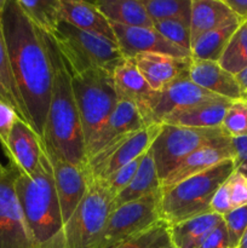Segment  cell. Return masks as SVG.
Returning <instances> with one entry per match:
<instances>
[{
  "instance_id": "44",
  "label": "cell",
  "mask_w": 247,
  "mask_h": 248,
  "mask_svg": "<svg viewBox=\"0 0 247 248\" xmlns=\"http://www.w3.org/2000/svg\"><path fill=\"white\" fill-rule=\"evenodd\" d=\"M43 248H64V245H63V234H61L60 236L56 237L53 241L44 245Z\"/></svg>"
},
{
  "instance_id": "24",
  "label": "cell",
  "mask_w": 247,
  "mask_h": 248,
  "mask_svg": "<svg viewBox=\"0 0 247 248\" xmlns=\"http://www.w3.org/2000/svg\"><path fill=\"white\" fill-rule=\"evenodd\" d=\"M234 16L224 0H191L190 44Z\"/></svg>"
},
{
  "instance_id": "13",
  "label": "cell",
  "mask_w": 247,
  "mask_h": 248,
  "mask_svg": "<svg viewBox=\"0 0 247 248\" xmlns=\"http://www.w3.org/2000/svg\"><path fill=\"white\" fill-rule=\"evenodd\" d=\"M116 45L125 60H132L139 53H162L179 58H191L190 52L178 47L161 35L154 27H127L111 23Z\"/></svg>"
},
{
  "instance_id": "33",
  "label": "cell",
  "mask_w": 247,
  "mask_h": 248,
  "mask_svg": "<svg viewBox=\"0 0 247 248\" xmlns=\"http://www.w3.org/2000/svg\"><path fill=\"white\" fill-rule=\"evenodd\" d=\"M220 128L232 140L247 137V99L230 102L223 118Z\"/></svg>"
},
{
  "instance_id": "42",
  "label": "cell",
  "mask_w": 247,
  "mask_h": 248,
  "mask_svg": "<svg viewBox=\"0 0 247 248\" xmlns=\"http://www.w3.org/2000/svg\"><path fill=\"white\" fill-rule=\"evenodd\" d=\"M225 4L230 7L234 15H236L242 21L247 19V0H224Z\"/></svg>"
},
{
  "instance_id": "35",
  "label": "cell",
  "mask_w": 247,
  "mask_h": 248,
  "mask_svg": "<svg viewBox=\"0 0 247 248\" xmlns=\"http://www.w3.org/2000/svg\"><path fill=\"white\" fill-rule=\"evenodd\" d=\"M225 229L229 239V247L237 248L245 232L247 230V206L235 208L223 216Z\"/></svg>"
},
{
  "instance_id": "29",
  "label": "cell",
  "mask_w": 247,
  "mask_h": 248,
  "mask_svg": "<svg viewBox=\"0 0 247 248\" xmlns=\"http://www.w3.org/2000/svg\"><path fill=\"white\" fill-rule=\"evenodd\" d=\"M22 11L41 31L52 35L62 22L61 0H17Z\"/></svg>"
},
{
  "instance_id": "46",
  "label": "cell",
  "mask_w": 247,
  "mask_h": 248,
  "mask_svg": "<svg viewBox=\"0 0 247 248\" xmlns=\"http://www.w3.org/2000/svg\"><path fill=\"white\" fill-rule=\"evenodd\" d=\"M4 167H5V166H2V165L0 164V173H1V172H2V170H4Z\"/></svg>"
},
{
  "instance_id": "2",
  "label": "cell",
  "mask_w": 247,
  "mask_h": 248,
  "mask_svg": "<svg viewBox=\"0 0 247 248\" xmlns=\"http://www.w3.org/2000/svg\"><path fill=\"white\" fill-rule=\"evenodd\" d=\"M43 34L52 67V92L41 144L47 152L85 169L86 149L72 74L52 36L44 31Z\"/></svg>"
},
{
  "instance_id": "3",
  "label": "cell",
  "mask_w": 247,
  "mask_h": 248,
  "mask_svg": "<svg viewBox=\"0 0 247 248\" xmlns=\"http://www.w3.org/2000/svg\"><path fill=\"white\" fill-rule=\"evenodd\" d=\"M15 191L24 222L36 246L41 248L62 234V212L52 167L45 150L38 169L31 176L19 171L15 183Z\"/></svg>"
},
{
  "instance_id": "15",
  "label": "cell",
  "mask_w": 247,
  "mask_h": 248,
  "mask_svg": "<svg viewBox=\"0 0 247 248\" xmlns=\"http://www.w3.org/2000/svg\"><path fill=\"white\" fill-rule=\"evenodd\" d=\"M234 159L235 149L232 138L205 145L188 155L167 174L166 178L161 182V190L174 186L195 174L202 173L220 162Z\"/></svg>"
},
{
  "instance_id": "4",
  "label": "cell",
  "mask_w": 247,
  "mask_h": 248,
  "mask_svg": "<svg viewBox=\"0 0 247 248\" xmlns=\"http://www.w3.org/2000/svg\"><path fill=\"white\" fill-rule=\"evenodd\" d=\"M234 171V160H227L202 173L161 190L160 218L169 225H174L212 213L211 201L213 196Z\"/></svg>"
},
{
  "instance_id": "30",
  "label": "cell",
  "mask_w": 247,
  "mask_h": 248,
  "mask_svg": "<svg viewBox=\"0 0 247 248\" xmlns=\"http://www.w3.org/2000/svg\"><path fill=\"white\" fill-rule=\"evenodd\" d=\"M220 67L230 74L236 75L247 68V23L244 22L237 28L218 61Z\"/></svg>"
},
{
  "instance_id": "10",
  "label": "cell",
  "mask_w": 247,
  "mask_h": 248,
  "mask_svg": "<svg viewBox=\"0 0 247 248\" xmlns=\"http://www.w3.org/2000/svg\"><path fill=\"white\" fill-rule=\"evenodd\" d=\"M161 126V124L145 126L101 148L87 159L85 165L90 181H106L116 170L144 155L159 135Z\"/></svg>"
},
{
  "instance_id": "21",
  "label": "cell",
  "mask_w": 247,
  "mask_h": 248,
  "mask_svg": "<svg viewBox=\"0 0 247 248\" xmlns=\"http://www.w3.org/2000/svg\"><path fill=\"white\" fill-rule=\"evenodd\" d=\"M143 127H145V125L138 109L130 102L119 101L111 115L109 116L107 123L102 127L101 132L97 136L93 145L87 153L86 161L90 156H92L94 153L98 152L108 143L113 142L114 140L123 137V136L137 132Z\"/></svg>"
},
{
  "instance_id": "37",
  "label": "cell",
  "mask_w": 247,
  "mask_h": 248,
  "mask_svg": "<svg viewBox=\"0 0 247 248\" xmlns=\"http://www.w3.org/2000/svg\"><path fill=\"white\" fill-rule=\"evenodd\" d=\"M228 184L232 210L247 206V177L234 171V173L228 178Z\"/></svg>"
},
{
  "instance_id": "19",
  "label": "cell",
  "mask_w": 247,
  "mask_h": 248,
  "mask_svg": "<svg viewBox=\"0 0 247 248\" xmlns=\"http://www.w3.org/2000/svg\"><path fill=\"white\" fill-rule=\"evenodd\" d=\"M61 14L62 21L116 44L110 22L93 2L61 0Z\"/></svg>"
},
{
  "instance_id": "25",
  "label": "cell",
  "mask_w": 247,
  "mask_h": 248,
  "mask_svg": "<svg viewBox=\"0 0 247 248\" xmlns=\"http://www.w3.org/2000/svg\"><path fill=\"white\" fill-rule=\"evenodd\" d=\"M245 21H242L237 16H234L232 18L224 22L222 26L203 34L191 45V58L193 60L218 62L222 57L225 47L229 44L232 36L234 35L235 31Z\"/></svg>"
},
{
  "instance_id": "18",
  "label": "cell",
  "mask_w": 247,
  "mask_h": 248,
  "mask_svg": "<svg viewBox=\"0 0 247 248\" xmlns=\"http://www.w3.org/2000/svg\"><path fill=\"white\" fill-rule=\"evenodd\" d=\"M189 78L198 86L207 90L213 94L224 97L230 101L244 98L235 75L230 74L224 68L220 67L218 62L191 58Z\"/></svg>"
},
{
  "instance_id": "12",
  "label": "cell",
  "mask_w": 247,
  "mask_h": 248,
  "mask_svg": "<svg viewBox=\"0 0 247 248\" xmlns=\"http://www.w3.org/2000/svg\"><path fill=\"white\" fill-rule=\"evenodd\" d=\"M18 174L19 170L12 162L0 173V248H39L27 228L15 191Z\"/></svg>"
},
{
  "instance_id": "8",
  "label": "cell",
  "mask_w": 247,
  "mask_h": 248,
  "mask_svg": "<svg viewBox=\"0 0 247 248\" xmlns=\"http://www.w3.org/2000/svg\"><path fill=\"white\" fill-rule=\"evenodd\" d=\"M161 125L159 135L150 147L161 182L191 153L205 145L230 138L220 127L193 128Z\"/></svg>"
},
{
  "instance_id": "20",
  "label": "cell",
  "mask_w": 247,
  "mask_h": 248,
  "mask_svg": "<svg viewBox=\"0 0 247 248\" xmlns=\"http://www.w3.org/2000/svg\"><path fill=\"white\" fill-rule=\"evenodd\" d=\"M113 80L119 101L132 103L142 116L154 91L139 73L135 60H124L114 69Z\"/></svg>"
},
{
  "instance_id": "9",
  "label": "cell",
  "mask_w": 247,
  "mask_h": 248,
  "mask_svg": "<svg viewBox=\"0 0 247 248\" xmlns=\"http://www.w3.org/2000/svg\"><path fill=\"white\" fill-rule=\"evenodd\" d=\"M160 198L161 191L113 208L93 248H115L161 220Z\"/></svg>"
},
{
  "instance_id": "14",
  "label": "cell",
  "mask_w": 247,
  "mask_h": 248,
  "mask_svg": "<svg viewBox=\"0 0 247 248\" xmlns=\"http://www.w3.org/2000/svg\"><path fill=\"white\" fill-rule=\"evenodd\" d=\"M45 150V149H44ZM55 179L56 191L62 212L63 225L70 218L89 190L90 179L84 167H79L62 159L55 153L45 150Z\"/></svg>"
},
{
  "instance_id": "27",
  "label": "cell",
  "mask_w": 247,
  "mask_h": 248,
  "mask_svg": "<svg viewBox=\"0 0 247 248\" xmlns=\"http://www.w3.org/2000/svg\"><path fill=\"white\" fill-rule=\"evenodd\" d=\"M93 4L111 23L127 27H154L140 0H98Z\"/></svg>"
},
{
  "instance_id": "6",
  "label": "cell",
  "mask_w": 247,
  "mask_h": 248,
  "mask_svg": "<svg viewBox=\"0 0 247 248\" xmlns=\"http://www.w3.org/2000/svg\"><path fill=\"white\" fill-rule=\"evenodd\" d=\"M51 36L72 75L93 69L113 73L125 60L115 43L81 31L64 21L61 22Z\"/></svg>"
},
{
  "instance_id": "17",
  "label": "cell",
  "mask_w": 247,
  "mask_h": 248,
  "mask_svg": "<svg viewBox=\"0 0 247 248\" xmlns=\"http://www.w3.org/2000/svg\"><path fill=\"white\" fill-rule=\"evenodd\" d=\"M135 63L153 91H160L173 80L188 72L191 58H179L162 53H139Z\"/></svg>"
},
{
  "instance_id": "7",
  "label": "cell",
  "mask_w": 247,
  "mask_h": 248,
  "mask_svg": "<svg viewBox=\"0 0 247 248\" xmlns=\"http://www.w3.org/2000/svg\"><path fill=\"white\" fill-rule=\"evenodd\" d=\"M113 200L101 181H90L86 195L63 225L64 248H93L113 211Z\"/></svg>"
},
{
  "instance_id": "26",
  "label": "cell",
  "mask_w": 247,
  "mask_h": 248,
  "mask_svg": "<svg viewBox=\"0 0 247 248\" xmlns=\"http://www.w3.org/2000/svg\"><path fill=\"white\" fill-rule=\"evenodd\" d=\"M223 217L216 213L199 216L178 224L170 225L173 248H199L206 236L219 224Z\"/></svg>"
},
{
  "instance_id": "40",
  "label": "cell",
  "mask_w": 247,
  "mask_h": 248,
  "mask_svg": "<svg viewBox=\"0 0 247 248\" xmlns=\"http://www.w3.org/2000/svg\"><path fill=\"white\" fill-rule=\"evenodd\" d=\"M199 248H230L228 232L223 220L203 239Z\"/></svg>"
},
{
  "instance_id": "45",
  "label": "cell",
  "mask_w": 247,
  "mask_h": 248,
  "mask_svg": "<svg viewBox=\"0 0 247 248\" xmlns=\"http://www.w3.org/2000/svg\"><path fill=\"white\" fill-rule=\"evenodd\" d=\"M237 248H247V230L245 232L244 236H242L241 241H240L239 246H237Z\"/></svg>"
},
{
  "instance_id": "22",
  "label": "cell",
  "mask_w": 247,
  "mask_h": 248,
  "mask_svg": "<svg viewBox=\"0 0 247 248\" xmlns=\"http://www.w3.org/2000/svg\"><path fill=\"white\" fill-rule=\"evenodd\" d=\"M230 102V99L222 98L176 111L167 116L162 124L181 127L218 128L222 125L225 110Z\"/></svg>"
},
{
  "instance_id": "16",
  "label": "cell",
  "mask_w": 247,
  "mask_h": 248,
  "mask_svg": "<svg viewBox=\"0 0 247 248\" xmlns=\"http://www.w3.org/2000/svg\"><path fill=\"white\" fill-rule=\"evenodd\" d=\"M43 152L41 140L33 128L22 119H17L7 138L5 150L10 162L16 165L22 173L31 176L38 169Z\"/></svg>"
},
{
  "instance_id": "32",
  "label": "cell",
  "mask_w": 247,
  "mask_h": 248,
  "mask_svg": "<svg viewBox=\"0 0 247 248\" xmlns=\"http://www.w3.org/2000/svg\"><path fill=\"white\" fill-rule=\"evenodd\" d=\"M115 248H173L170 237V225L162 219L159 220Z\"/></svg>"
},
{
  "instance_id": "36",
  "label": "cell",
  "mask_w": 247,
  "mask_h": 248,
  "mask_svg": "<svg viewBox=\"0 0 247 248\" xmlns=\"http://www.w3.org/2000/svg\"><path fill=\"white\" fill-rule=\"evenodd\" d=\"M143 156H139L138 159L133 160V161L128 162L127 165L123 166L121 169L116 170L114 173H111L106 181H101L102 183L106 186V188L108 189L109 193L111 194L113 198H115L118 194H120L128 184L131 183V181L135 177L136 172H137L138 167H139L140 161H142Z\"/></svg>"
},
{
  "instance_id": "48",
  "label": "cell",
  "mask_w": 247,
  "mask_h": 248,
  "mask_svg": "<svg viewBox=\"0 0 247 248\" xmlns=\"http://www.w3.org/2000/svg\"><path fill=\"white\" fill-rule=\"evenodd\" d=\"M245 98H246V99H247V97H245Z\"/></svg>"
},
{
  "instance_id": "34",
  "label": "cell",
  "mask_w": 247,
  "mask_h": 248,
  "mask_svg": "<svg viewBox=\"0 0 247 248\" xmlns=\"http://www.w3.org/2000/svg\"><path fill=\"white\" fill-rule=\"evenodd\" d=\"M154 28L172 44L190 52V21L178 18L157 21L154 22Z\"/></svg>"
},
{
  "instance_id": "5",
  "label": "cell",
  "mask_w": 247,
  "mask_h": 248,
  "mask_svg": "<svg viewBox=\"0 0 247 248\" xmlns=\"http://www.w3.org/2000/svg\"><path fill=\"white\" fill-rule=\"evenodd\" d=\"M72 85L87 156L97 136L119 102L113 73L103 69L87 70L81 74L72 75Z\"/></svg>"
},
{
  "instance_id": "1",
  "label": "cell",
  "mask_w": 247,
  "mask_h": 248,
  "mask_svg": "<svg viewBox=\"0 0 247 248\" xmlns=\"http://www.w3.org/2000/svg\"><path fill=\"white\" fill-rule=\"evenodd\" d=\"M1 24L27 124L43 140L52 92V67L44 34L22 11L17 0L5 1Z\"/></svg>"
},
{
  "instance_id": "39",
  "label": "cell",
  "mask_w": 247,
  "mask_h": 248,
  "mask_svg": "<svg viewBox=\"0 0 247 248\" xmlns=\"http://www.w3.org/2000/svg\"><path fill=\"white\" fill-rule=\"evenodd\" d=\"M232 211V201H230V190L229 184H228V179L224 183L220 186L217 193L213 196L212 201H211V212L216 213V215L224 216Z\"/></svg>"
},
{
  "instance_id": "28",
  "label": "cell",
  "mask_w": 247,
  "mask_h": 248,
  "mask_svg": "<svg viewBox=\"0 0 247 248\" xmlns=\"http://www.w3.org/2000/svg\"><path fill=\"white\" fill-rule=\"evenodd\" d=\"M5 1L6 0H0V102L14 109L17 115L19 116V119L27 123L23 104L19 98L14 75L11 72V67H10L9 53H7L4 31H2L1 12L4 9Z\"/></svg>"
},
{
  "instance_id": "47",
  "label": "cell",
  "mask_w": 247,
  "mask_h": 248,
  "mask_svg": "<svg viewBox=\"0 0 247 248\" xmlns=\"http://www.w3.org/2000/svg\"><path fill=\"white\" fill-rule=\"evenodd\" d=\"M245 22H246V23H247V19H246V21H245Z\"/></svg>"
},
{
  "instance_id": "43",
  "label": "cell",
  "mask_w": 247,
  "mask_h": 248,
  "mask_svg": "<svg viewBox=\"0 0 247 248\" xmlns=\"http://www.w3.org/2000/svg\"><path fill=\"white\" fill-rule=\"evenodd\" d=\"M235 79H236L237 84H239L245 98V97H247V68H245L244 70L237 73V74L235 75Z\"/></svg>"
},
{
  "instance_id": "41",
  "label": "cell",
  "mask_w": 247,
  "mask_h": 248,
  "mask_svg": "<svg viewBox=\"0 0 247 248\" xmlns=\"http://www.w3.org/2000/svg\"><path fill=\"white\" fill-rule=\"evenodd\" d=\"M235 149V171L247 177V137L232 140Z\"/></svg>"
},
{
  "instance_id": "11",
  "label": "cell",
  "mask_w": 247,
  "mask_h": 248,
  "mask_svg": "<svg viewBox=\"0 0 247 248\" xmlns=\"http://www.w3.org/2000/svg\"><path fill=\"white\" fill-rule=\"evenodd\" d=\"M222 98L191 81L188 70L160 91L153 92L142 114L143 123L145 126L162 124L172 113Z\"/></svg>"
},
{
  "instance_id": "38",
  "label": "cell",
  "mask_w": 247,
  "mask_h": 248,
  "mask_svg": "<svg viewBox=\"0 0 247 248\" xmlns=\"http://www.w3.org/2000/svg\"><path fill=\"white\" fill-rule=\"evenodd\" d=\"M18 118L19 116L14 109L0 102V143L4 150H6L7 148V138L11 132L12 126Z\"/></svg>"
},
{
  "instance_id": "23",
  "label": "cell",
  "mask_w": 247,
  "mask_h": 248,
  "mask_svg": "<svg viewBox=\"0 0 247 248\" xmlns=\"http://www.w3.org/2000/svg\"><path fill=\"white\" fill-rule=\"evenodd\" d=\"M160 191H161V181L157 173L153 152L149 148V150L143 156L131 183L114 198L113 208L132 202V201H137L145 196L160 193Z\"/></svg>"
},
{
  "instance_id": "31",
  "label": "cell",
  "mask_w": 247,
  "mask_h": 248,
  "mask_svg": "<svg viewBox=\"0 0 247 248\" xmlns=\"http://www.w3.org/2000/svg\"><path fill=\"white\" fill-rule=\"evenodd\" d=\"M150 19L154 22L166 19L190 21L191 0H140Z\"/></svg>"
}]
</instances>
